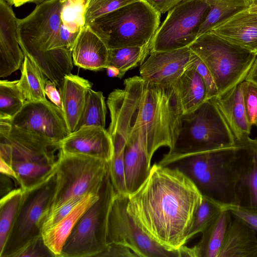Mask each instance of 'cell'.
I'll return each instance as SVG.
<instances>
[{
	"instance_id": "cell-29",
	"label": "cell",
	"mask_w": 257,
	"mask_h": 257,
	"mask_svg": "<svg viewBox=\"0 0 257 257\" xmlns=\"http://www.w3.org/2000/svg\"><path fill=\"white\" fill-rule=\"evenodd\" d=\"M150 44L109 49L108 66L116 67L119 71V78H122L127 71L144 62L150 54Z\"/></svg>"
},
{
	"instance_id": "cell-15",
	"label": "cell",
	"mask_w": 257,
	"mask_h": 257,
	"mask_svg": "<svg viewBox=\"0 0 257 257\" xmlns=\"http://www.w3.org/2000/svg\"><path fill=\"white\" fill-rule=\"evenodd\" d=\"M193 54L189 47L151 52L140 66V76L152 83L173 84L189 66Z\"/></svg>"
},
{
	"instance_id": "cell-22",
	"label": "cell",
	"mask_w": 257,
	"mask_h": 257,
	"mask_svg": "<svg viewBox=\"0 0 257 257\" xmlns=\"http://www.w3.org/2000/svg\"><path fill=\"white\" fill-rule=\"evenodd\" d=\"M218 257H257L255 231L234 217L229 224Z\"/></svg>"
},
{
	"instance_id": "cell-26",
	"label": "cell",
	"mask_w": 257,
	"mask_h": 257,
	"mask_svg": "<svg viewBox=\"0 0 257 257\" xmlns=\"http://www.w3.org/2000/svg\"><path fill=\"white\" fill-rule=\"evenodd\" d=\"M246 165L239 184L241 205L257 211V139L246 138Z\"/></svg>"
},
{
	"instance_id": "cell-46",
	"label": "cell",
	"mask_w": 257,
	"mask_h": 257,
	"mask_svg": "<svg viewBox=\"0 0 257 257\" xmlns=\"http://www.w3.org/2000/svg\"><path fill=\"white\" fill-rule=\"evenodd\" d=\"M16 182L12 177L7 175L1 173V197L5 196L14 189L13 182Z\"/></svg>"
},
{
	"instance_id": "cell-52",
	"label": "cell",
	"mask_w": 257,
	"mask_h": 257,
	"mask_svg": "<svg viewBox=\"0 0 257 257\" xmlns=\"http://www.w3.org/2000/svg\"><path fill=\"white\" fill-rule=\"evenodd\" d=\"M42 0H23L22 3V5L25 4L27 3H35L37 4H39L41 2Z\"/></svg>"
},
{
	"instance_id": "cell-27",
	"label": "cell",
	"mask_w": 257,
	"mask_h": 257,
	"mask_svg": "<svg viewBox=\"0 0 257 257\" xmlns=\"http://www.w3.org/2000/svg\"><path fill=\"white\" fill-rule=\"evenodd\" d=\"M47 80V77L38 66L28 57L25 56L18 86L26 100H46L45 86Z\"/></svg>"
},
{
	"instance_id": "cell-19",
	"label": "cell",
	"mask_w": 257,
	"mask_h": 257,
	"mask_svg": "<svg viewBox=\"0 0 257 257\" xmlns=\"http://www.w3.org/2000/svg\"><path fill=\"white\" fill-rule=\"evenodd\" d=\"M210 99L237 142L249 137L252 126L248 120L243 102L242 82Z\"/></svg>"
},
{
	"instance_id": "cell-28",
	"label": "cell",
	"mask_w": 257,
	"mask_h": 257,
	"mask_svg": "<svg viewBox=\"0 0 257 257\" xmlns=\"http://www.w3.org/2000/svg\"><path fill=\"white\" fill-rule=\"evenodd\" d=\"M24 194L20 187L1 197L0 201V254L2 252L18 214Z\"/></svg>"
},
{
	"instance_id": "cell-50",
	"label": "cell",
	"mask_w": 257,
	"mask_h": 257,
	"mask_svg": "<svg viewBox=\"0 0 257 257\" xmlns=\"http://www.w3.org/2000/svg\"><path fill=\"white\" fill-rule=\"evenodd\" d=\"M7 3L11 6L20 7L22 5L23 0H4Z\"/></svg>"
},
{
	"instance_id": "cell-47",
	"label": "cell",
	"mask_w": 257,
	"mask_h": 257,
	"mask_svg": "<svg viewBox=\"0 0 257 257\" xmlns=\"http://www.w3.org/2000/svg\"><path fill=\"white\" fill-rule=\"evenodd\" d=\"M0 172L1 173L9 176L14 178L17 182V177L15 171L13 168L6 162L4 160L0 158Z\"/></svg>"
},
{
	"instance_id": "cell-9",
	"label": "cell",
	"mask_w": 257,
	"mask_h": 257,
	"mask_svg": "<svg viewBox=\"0 0 257 257\" xmlns=\"http://www.w3.org/2000/svg\"><path fill=\"white\" fill-rule=\"evenodd\" d=\"M115 194L108 171L98 199L78 220L64 244L61 256H97L105 248L108 215Z\"/></svg>"
},
{
	"instance_id": "cell-14",
	"label": "cell",
	"mask_w": 257,
	"mask_h": 257,
	"mask_svg": "<svg viewBox=\"0 0 257 257\" xmlns=\"http://www.w3.org/2000/svg\"><path fill=\"white\" fill-rule=\"evenodd\" d=\"M10 120L19 128L55 142H61L71 133L62 110L47 99L26 101Z\"/></svg>"
},
{
	"instance_id": "cell-25",
	"label": "cell",
	"mask_w": 257,
	"mask_h": 257,
	"mask_svg": "<svg viewBox=\"0 0 257 257\" xmlns=\"http://www.w3.org/2000/svg\"><path fill=\"white\" fill-rule=\"evenodd\" d=\"M173 85L180 102L183 115L194 111L208 99L204 81L190 65Z\"/></svg>"
},
{
	"instance_id": "cell-35",
	"label": "cell",
	"mask_w": 257,
	"mask_h": 257,
	"mask_svg": "<svg viewBox=\"0 0 257 257\" xmlns=\"http://www.w3.org/2000/svg\"><path fill=\"white\" fill-rule=\"evenodd\" d=\"M225 209L213 200L202 196L201 203L194 217L193 223L188 236L189 240L198 233H202Z\"/></svg>"
},
{
	"instance_id": "cell-40",
	"label": "cell",
	"mask_w": 257,
	"mask_h": 257,
	"mask_svg": "<svg viewBox=\"0 0 257 257\" xmlns=\"http://www.w3.org/2000/svg\"><path fill=\"white\" fill-rule=\"evenodd\" d=\"M84 197L71 199L49 214L43 222L42 233L67 215Z\"/></svg>"
},
{
	"instance_id": "cell-16",
	"label": "cell",
	"mask_w": 257,
	"mask_h": 257,
	"mask_svg": "<svg viewBox=\"0 0 257 257\" xmlns=\"http://www.w3.org/2000/svg\"><path fill=\"white\" fill-rule=\"evenodd\" d=\"M66 154L83 155L108 162L113 154L111 137L105 128L90 126L71 133L60 142Z\"/></svg>"
},
{
	"instance_id": "cell-8",
	"label": "cell",
	"mask_w": 257,
	"mask_h": 257,
	"mask_svg": "<svg viewBox=\"0 0 257 257\" xmlns=\"http://www.w3.org/2000/svg\"><path fill=\"white\" fill-rule=\"evenodd\" d=\"M237 143L218 109L209 99L194 111L183 115L181 128L174 147L164 156L193 154Z\"/></svg>"
},
{
	"instance_id": "cell-10",
	"label": "cell",
	"mask_w": 257,
	"mask_h": 257,
	"mask_svg": "<svg viewBox=\"0 0 257 257\" xmlns=\"http://www.w3.org/2000/svg\"><path fill=\"white\" fill-rule=\"evenodd\" d=\"M107 172L106 161L66 154L61 150L55 173V192L47 215L71 199L90 193L98 194Z\"/></svg>"
},
{
	"instance_id": "cell-32",
	"label": "cell",
	"mask_w": 257,
	"mask_h": 257,
	"mask_svg": "<svg viewBox=\"0 0 257 257\" xmlns=\"http://www.w3.org/2000/svg\"><path fill=\"white\" fill-rule=\"evenodd\" d=\"M18 80L0 81V118H12L22 108L26 99L18 86Z\"/></svg>"
},
{
	"instance_id": "cell-1",
	"label": "cell",
	"mask_w": 257,
	"mask_h": 257,
	"mask_svg": "<svg viewBox=\"0 0 257 257\" xmlns=\"http://www.w3.org/2000/svg\"><path fill=\"white\" fill-rule=\"evenodd\" d=\"M124 88L108 95L111 138L137 141L154 155L171 150L182 126L183 112L173 84L150 82L140 76L124 80Z\"/></svg>"
},
{
	"instance_id": "cell-45",
	"label": "cell",
	"mask_w": 257,
	"mask_h": 257,
	"mask_svg": "<svg viewBox=\"0 0 257 257\" xmlns=\"http://www.w3.org/2000/svg\"><path fill=\"white\" fill-rule=\"evenodd\" d=\"M79 33H73L69 31L62 24L60 30V39L64 48L72 51Z\"/></svg>"
},
{
	"instance_id": "cell-37",
	"label": "cell",
	"mask_w": 257,
	"mask_h": 257,
	"mask_svg": "<svg viewBox=\"0 0 257 257\" xmlns=\"http://www.w3.org/2000/svg\"><path fill=\"white\" fill-rule=\"evenodd\" d=\"M243 99L250 124L255 125L257 121V84L247 80L242 82Z\"/></svg>"
},
{
	"instance_id": "cell-24",
	"label": "cell",
	"mask_w": 257,
	"mask_h": 257,
	"mask_svg": "<svg viewBox=\"0 0 257 257\" xmlns=\"http://www.w3.org/2000/svg\"><path fill=\"white\" fill-rule=\"evenodd\" d=\"M98 198V194L86 195L67 215L43 231L44 241L55 256H61L64 244L78 220Z\"/></svg>"
},
{
	"instance_id": "cell-12",
	"label": "cell",
	"mask_w": 257,
	"mask_h": 257,
	"mask_svg": "<svg viewBox=\"0 0 257 257\" xmlns=\"http://www.w3.org/2000/svg\"><path fill=\"white\" fill-rule=\"evenodd\" d=\"M56 185L54 174L37 186L24 191L15 222L0 257H13L29 241L42 235L43 222L50 208Z\"/></svg>"
},
{
	"instance_id": "cell-41",
	"label": "cell",
	"mask_w": 257,
	"mask_h": 257,
	"mask_svg": "<svg viewBox=\"0 0 257 257\" xmlns=\"http://www.w3.org/2000/svg\"><path fill=\"white\" fill-rule=\"evenodd\" d=\"M234 217L241 220L255 231H257V211L241 205L228 208Z\"/></svg>"
},
{
	"instance_id": "cell-21",
	"label": "cell",
	"mask_w": 257,
	"mask_h": 257,
	"mask_svg": "<svg viewBox=\"0 0 257 257\" xmlns=\"http://www.w3.org/2000/svg\"><path fill=\"white\" fill-rule=\"evenodd\" d=\"M92 84L87 79L71 73L66 75L59 89L62 109L71 133L76 129Z\"/></svg>"
},
{
	"instance_id": "cell-2",
	"label": "cell",
	"mask_w": 257,
	"mask_h": 257,
	"mask_svg": "<svg viewBox=\"0 0 257 257\" xmlns=\"http://www.w3.org/2000/svg\"><path fill=\"white\" fill-rule=\"evenodd\" d=\"M202 195L177 168L154 164L145 181L128 195L127 210L139 226L169 251L188 241Z\"/></svg>"
},
{
	"instance_id": "cell-18",
	"label": "cell",
	"mask_w": 257,
	"mask_h": 257,
	"mask_svg": "<svg viewBox=\"0 0 257 257\" xmlns=\"http://www.w3.org/2000/svg\"><path fill=\"white\" fill-rule=\"evenodd\" d=\"M209 31L257 53V13L243 10L215 25Z\"/></svg>"
},
{
	"instance_id": "cell-39",
	"label": "cell",
	"mask_w": 257,
	"mask_h": 257,
	"mask_svg": "<svg viewBox=\"0 0 257 257\" xmlns=\"http://www.w3.org/2000/svg\"><path fill=\"white\" fill-rule=\"evenodd\" d=\"M204 81L207 90L208 99L218 94V92L212 75L204 63L195 53L190 64Z\"/></svg>"
},
{
	"instance_id": "cell-17",
	"label": "cell",
	"mask_w": 257,
	"mask_h": 257,
	"mask_svg": "<svg viewBox=\"0 0 257 257\" xmlns=\"http://www.w3.org/2000/svg\"><path fill=\"white\" fill-rule=\"evenodd\" d=\"M17 18L4 0L0 1V77H5L19 69L25 55L18 40Z\"/></svg>"
},
{
	"instance_id": "cell-51",
	"label": "cell",
	"mask_w": 257,
	"mask_h": 257,
	"mask_svg": "<svg viewBox=\"0 0 257 257\" xmlns=\"http://www.w3.org/2000/svg\"><path fill=\"white\" fill-rule=\"evenodd\" d=\"M248 9L251 12L257 13V0H252L251 4Z\"/></svg>"
},
{
	"instance_id": "cell-42",
	"label": "cell",
	"mask_w": 257,
	"mask_h": 257,
	"mask_svg": "<svg viewBox=\"0 0 257 257\" xmlns=\"http://www.w3.org/2000/svg\"><path fill=\"white\" fill-rule=\"evenodd\" d=\"M97 256L138 257L127 247L113 242L107 243L105 248Z\"/></svg>"
},
{
	"instance_id": "cell-7",
	"label": "cell",
	"mask_w": 257,
	"mask_h": 257,
	"mask_svg": "<svg viewBox=\"0 0 257 257\" xmlns=\"http://www.w3.org/2000/svg\"><path fill=\"white\" fill-rule=\"evenodd\" d=\"M189 48L208 68L218 94L244 81L257 57V53L210 31L199 36Z\"/></svg>"
},
{
	"instance_id": "cell-20",
	"label": "cell",
	"mask_w": 257,
	"mask_h": 257,
	"mask_svg": "<svg viewBox=\"0 0 257 257\" xmlns=\"http://www.w3.org/2000/svg\"><path fill=\"white\" fill-rule=\"evenodd\" d=\"M72 56L73 64L85 69L98 71L108 66L109 48L89 26L79 32Z\"/></svg>"
},
{
	"instance_id": "cell-48",
	"label": "cell",
	"mask_w": 257,
	"mask_h": 257,
	"mask_svg": "<svg viewBox=\"0 0 257 257\" xmlns=\"http://www.w3.org/2000/svg\"><path fill=\"white\" fill-rule=\"evenodd\" d=\"M245 80L249 81L257 84V57Z\"/></svg>"
},
{
	"instance_id": "cell-43",
	"label": "cell",
	"mask_w": 257,
	"mask_h": 257,
	"mask_svg": "<svg viewBox=\"0 0 257 257\" xmlns=\"http://www.w3.org/2000/svg\"><path fill=\"white\" fill-rule=\"evenodd\" d=\"M56 87L55 83L48 79L45 86V93L52 103L62 109L61 97Z\"/></svg>"
},
{
	"instance_id": "cell-23",
	"label": "cell",
	"mask_w": 257,
	"mask_h": 257,
	"mask_svg": "<svg viewBox=\"0 0 257 257\" xmlns=\"http://www.w3.org/2000/svg\"><path fill=\"white\" fill-rule=\"evenodd\" d=\"M231 213L223 209L217 218L201 233L200 241L189 247H182L183 256L218 257L231 220Z\"/></svg>"
},
{
	"instance_id": "cell-11",
	"label": "cell",
	"mask_w": 257,
	"mask_h": 257,
	"mask_svg": "<svg viewBox=\"0 0 257 257\" xmlns=\"http://www.w3.org/2000/svg\"><path fill=\"white\" fill-rule=\"evenodd\" d=\"M210 7L206 0H184L168 11L152 39L150 53L189 47L197 39Z\"/></svg>"
},
{
	"instance_id": "cell-49",
	"label": "cell",
	"mask_w": 257,
	"mask_h": 257,
	"mask_svg": "<svg viewBox=\"0 0 257 257\" xmlns=\"http://www.w3.org/2000/svg\"><path fill=\"white\" fill-rule=\"evenodd\" d=\"M107 75L109 77H119V71L115 67L108 66L106 68Z\"/></svg>"
},
{
	"instance_id": "cell-6",
	"label": "cell",
	"mask_w": 257,
	"mask_h": 257,
	"mask_svg": "<svg viewBox=\"0 0 257 257\" xmlns=\"http://www.w3.org/2000/svg\"><path fill=\"white\" fill-rule=\"evenodd\" d=\"M161 14L146 0H138L94 20L88 26L109 49L142 47L150 43Z\"/></svg>"
},
{
	"instance_id": "cell-36",
	"label": "cell",
	"mask_w": 257,
	"mask_h": 257,
	"mask_svg": "<svg viewBox=\"0 0 257 257\" xmlns=\"http://www.w3.org/2000/svg\"><path fill=\"white\" fill-rule=\"evenodd\" d=\"M138 0H87L85 11V26L94 20Z\"/></svg>"
},
{
	"instance_id": "cell-44",
	"label": "cell",
	"mask_w": 257,
	"mask_h": 257,
	"mask_svg": "<svg viewBox=\"0 0 257 257\" xmlns=\"http://www.w3.org/2000/svg\"><path fill=\"white\" fill-rule=\"evenodd\" d=\"M159 13L165 14L184 0H146Z\"/></svg>"
},
{
	"instance_id": "cell-13",
	"label": "cell",
	"mask_w": 257,
	"mask_h": 257,
	"mask_svg": "<svg viewBox=\"0 0 257 257\" xmlns=\"http://www.w3.org/2000/svg\"><path fill=\"white\" fill-rule=\"evenodd\" d=\"M128 195L116 193L109 210L107 242L129 248L138 257H182L181 249L169 251L149 237L127 210Z\"/></svg>"
},
{
	"instance_id": "cell-34",
	"label": "cell",
	"mask_w": 257,
	"mask_h": 257,
	"mask_svg": "<svg viewBox=\"0 0 257 257\" xmlns=\"http://www.w3.org/2000/svg\"><path fill=\"white\" fill-rule=\"evenodd\" d=\"M87 1L62 0L61 23L70 32L79 33L85 26Z\"/></svg>"
},
{
	"instance_id": "cell-5",
	"label": "cell",
	"mask_w": 257,
	"mask_h": 257,
	"mask_svg": "<svg viewBox=\"0 0 257 257\" xmlns=\"http://www.w3.org/2000/svg\"><path fill=\"white\" fill-rule=\"evenodd\" d=\"M61 152L55 142L19 128L0 118V158L14 170L24 191L37 186L55 174Z\"/></svg>"
},
{
	"instance_id": "cell-3",
	"label": "cell",
	"mask_w": 257,
	"mask_h": 257,
	"mask_svg": "<svg viewBox=\"0 0 257 257\" xmlns=\"http://www.w3.org/2000/svg\"><path fill=\"white\" fill-rule=\"evenodd\" d=\"M247 160L245 139L232 146L176 156H163L159 164L177 168L202 196L225 209L241 205L239 184Z\"/></svg>"
},
{
	"instance_id": "cell-53",
	"label": "cell",
	"mask_w": 257,
	"mask_h": 257,
	"mask_svg": "<svg viewBox=\"0 0 257 257\" xmlns=\"http://www.w3.org/2000/svg\"><path fill=\"white\" fill-rule=\"evenodd\" d=\"M255 125H256L257 126V121L256 122V123H255Z\"/></svg>"
},
{
	"instance_id": "cell-38",
	"label": "cell",
	"mask_w": 257,
	"mask_h": 257,
	"mask_svg": "<svg viewBox=\"0 0 257 257\" xmlns=\"http://www.w3.org/2000/svg\"><path fill=\"white\" fill-rule=\"evenodd\" d=\"M54 257L55 255L45 244L42 234L27 243L13 257Z\"/></svg>"
},
{
	"instance_id": "cell-30",
	"label": "cell",
	"mask_w": 257,
	"mask_h": 257,
	"mask_svg": "<svg viewBox=\"0 0 257 257\" xmlns=\"http://www.w3.org/2000/svg\"><path fill=\"white\" fill-rule=\"evenodd\" d=\"M210 6L208 15L201 25L199 36L233 14L248 9L252 0H206Z\"/></svg>"
},
{
	"instance_id": "cell-31",
	"label": "cell",
	"mask_w": 257,
	"mask_h": 257,
	"mask_svg": "<svg viewBox=\"0 0 257 257\" xmlns=\"http://www.w3.org/2000/svg\"><path fill=\"white\" fill-rule=\"evenodd\" d=\"M107 113L105 97L101 91L90 89L83 111L76 129L94 126L105 128ZM75 130V131H76Z\"/></svg>"
},
{
	"instance_id": "cell-4",
	"label": "cell",
	"mask_w": 257,
	"mask_h": 257,
	"mask_svg": "<svg viewBox=\"0 0 257 257\" xmlns=\"http://www.w3.org/2000/svg\"><path fill=\"white\" fill-rule=\"evenodd\" d=\"M62 0L38 4L27 17L17 19V37L25 56L59 89L73 69L72 51L63 47L60 37Z\"/></svg>"
},
{
	"instance_id": "cell-33",
	"label": "cell",
	"mask_w": 257,
	"mask_h": 257,
	"mask_svg": "<svg viewBox=\"0 0 257 257\" xmlns=\"http://www.w3.org/2000/svg\"><path fill=\"white\" fill-rule=\"evenodd\" d=\"M113 154L108 162V171L116 193L128 195L127 193L124 165V141L112 140Z\"/></svg>"
}]
</instances>
